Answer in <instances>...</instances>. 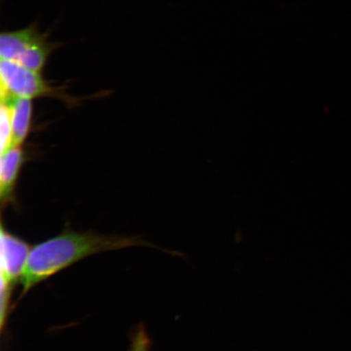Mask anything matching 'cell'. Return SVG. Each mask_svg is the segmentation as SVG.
<instances>
[{
  "instance_id": "6da1fadb",
  "label": "cell",
  "mask_w": 351,
  "mask_h": 351,
  "mask_svg": "<svg viewBox=\"0 0 351 351\" xmlns=\"http://www.w3.org/2000/svg\"><path fill=\"white\" fill-rule=\"evenodd\" d=\"M143 241L131 237L104 236L64 232L30 250L20 283L21 295L74 263L92 254L135 245Z\"/></svg>"
},
{
  "instance_id": "7a4b0ae2",
  "label": "cell",
  "mask_w": 351,
  "mask_h": 351,
  "mask_svg": "<svg viewBox=\"0 0 351 351\" xmlns=\"http://www.w3.org/2000/svg\"><path fill=\"white\" fill-rule=\"evenodd\" d=\"M58 43L48 41L36 24L24 29L6 32L0 36V56L24 67L42 72Z\"/></svg>"
},
{
  "instance_id": "3957f363",
  "label": "cell",
  "mask_w": 351,
  "mask_h": 351,
  "mask_svg": "<svg viewBox=\"0 0 351 351\" xmlns=\"http://www.w3.org/2000/svg\"><path fill=\"white\" fill-rule=\"evenodd\" d=\"M1 97L24 98L29 99L43 97L64 98L62 93L44 80L41 72L24 67L12 61L2 60L0 62Z\"/></svg>"
},
{
  "instance_id": "5b68a950",
  "label": "cell",
  "mask_w": 351,
  "mask_h": 351,
  "mask_svg": "<svg viewBox=\"0 0 351 351\" xmlns=\"http://www.w3.org/2000/svg\"><path fill=\"white\" fill-rule=\"evenodd\" d=\"M25 156L21 146H13L1 154L0 160V197L2 204L10 203L19 178Z\"/></svg>"
},
{
  "instance_id": "52a82bcc",
  "label": "cell",
  "mask_w": 351,
  "mask_h": 351,
  "mask_svg": "<svg viewBox=\"0 0 351 351\" xmlns=\"http://www.w3.org/2000/svg\"><path fill=\"white\" fill-rule=\"evenodd\" d=\"M0 150L1 154L13 147V134L10 108L1 100L0 109Z\"/></svg>"
},
{
  "instance_id": "8992f818",
  "label": "cell",
  "mask_w": 351,
  "mask_h": 351,
  "mask_svg": "<svg viewBox=\"0 0 351 351\" xmlns=\"http://www.w3.org/2000/svg\"><path fill=\"white\" fill-rule=\"evenodd\" d=\"M1 100L6 102L10 108L13 146H21L32 130V99L5 96V97H1Z\"/></svg>"
},
{
  "instance_id": "ba28073f",
  "label": "cell",
  "mask_w": 351,
  "mask_h": 351,
  "mask_svg": "<svg viewBox=\"0 0 351 351\" xmlns=\"http://www.w3.org/2000/svg\"><path fill=\"white\" fill-rule=\"evenodd\" d=\"M151 341L143 327H140L132 339L130 351H150Z\"/></svg>"
},
{
  "instance_id": "277c9868",
  "label": "cell",
  "mask_w": 351,
  "mask_h": 351,
  "mask_svg": "<svg viewBox=\"0 0 351 351\" xmlns=\"http://www.w3.org/2000/svg\"><path fill=\"white\" fill-rule=\"evenodd\" d=\"M30 250L25 241L1 227V287L12 289L20 282Z\"/></svg>"
}]
</instances>
